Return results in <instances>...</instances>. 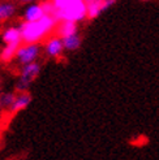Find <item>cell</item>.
Wrapping results in <instances>:
<instances>
[{
  "instance_id": "1",
  "label": "cell",
  "mask_w": 159,
  "mask_h": 160,
  "mask_svg": "<svg viewBox=\"0 0 159 160\" xmlns=\"http://www.w3.org/2000/svg\"><path fill=\"white\" fill-rule=\"evenodd\" d=\"M20 26L22 31V43L34 44L39 43L49 34H51L56 29L58 21L52 16L44 14L41 20L35 22H23Z\"/></svg>"
},
{
  "instance_id": "2",
  "label": "cell",
  "mask_w": 159,
  "mask_h": 160,
  "mask_svg": "<svg viewBox=\"0 0 159 160\" xmlns=\"http://www.w3.org/2000/svg\"><path fill=\"white\" fill-rule=\"evenodd\" d=\"M54 18L58 21V23L63 21H72L76 23L81 22L87 18V3L85 0H68L63 9L56 11Z\"/></svg>"
},
{
  "instance_id": "3",
  "label": "cell",
  "mask_w": 159,
  "mask_h": 160,
  "mask_svg": "<svg viewBox=\"0 0 159 160\" xmlns=\"http://www.w3.org/2000/svg\"><path fill=\"white\" fill-rule=\"evenodd\" d=\"M39 73H41V64L38 61L28 64V65H22L20 78L17 79V82H16V91L28 92L30 85L37 79Z\"/></svg>"
},
{
  "instance_id": "4",
  "label": "cell",
  "mask_w": 159,
  "mask_h": 160,
  "mask_svg": "<svg viewBox=\"0 0 159 160\" xmlns=\"http://www.w3.org/2000/svg\"><path fill=\"white\" fill-rule=\"evenodd\" d=\"M41 55V46L38 43L34 44H22L20 46V48L17 51V55H16V59H17L18 64L22 65H28V64L35 62Z\"/></svg>"
},
{
  "instance_id": "5",
  "label": "cell",
  "mask_w": 159,
  "mask_h": 160,
  "mask_svg": "<svg viewBox=\"0 0 159 160\" xmlns=\"http://www.w3.org/2000/svg\"><path fill=\"white\" fill-rule=\"evenodd\" d=\"M116 0H91L87 3V18L94 20L115 4Z\"/></svg>"
},
{
  "instance_id": "6",
  "label": "cell",
  "mask_w": 159,
  "mask_h": 160,
  "mask_svg": "<svg viewBox=\"0 0 159 160\" xmlns=\"http://www.w3.org/2000/svg\"><path fill=\"white\" fill-rule=\"evenodd\" d=\"M2 41L5 44H22L21 26H8L2 31Z\"/></svg>"
},
{
  "instance_id": "7",
  "label": "cell",
  "mask_w": 159,
  "mask_h": 160,
  "mask_svg": "<svg viewBox=\"0 0 159 160\" xmlns=\"http://www.w3.org/2000/svg\"><path fill=\"white\" fill-rule=\"evenodd\" d=\"M43 16H44V12L42 9V5L37 3L29 4L23 9V13H22L23 22H35L38 20H41Z\"/></svg>"
},
{
  "instance_id": "8",
  "label": "cell",
  "mask_w": 159,
  "mask_h": 160,
  "mask_svg": "<svg viewBox=\"0 0 159 160\" xmlns=\"http://www.w3.org/2000/svg\"><path fill=\"white\" fill-rule=\"evenodd\" d=\"M44 51L47 56L50 58H58L61 55V52L64 51V46H63V39L59 37H52L47 41L44 46Z\"/></svg>"
},
{
  "instance_id": "9",
  "label": "cell",
  "mask_w": 159,
  "mask_h": 160,
  "mask_svg": "<svg viewBox=\"0 0 159 160\" xmlns=\"http://www.w3.org/2000/svg\"><path fill=\"white\" fill-rule=\"evenodd\" d=\"M56 34L59 38H65L73 34H78V25L72 21H63L59 22L56 26Z\"/></svg>"
},
{
  "instance_id": "10",
  "label": "cell",
  "mask_w": 159,
  "mask_h": 160,
  "mask_svg": "<svg viewBox=\"0 0 159 160\" xmlns=\"http://www.w3.org/2000/svg\"><path fill=\"white\" fill-rule=\"evenodd\" d=\"M30 103H31V95L29 92H18L9 112L11 113H17V112H21L23 109H26Z\"/></svg>"
},
{
  "instance_id": "11",
  "label": "cell",
  "mask_w": 159,
  "mask_h": 160,
  "mask_svg": "<svg viewBox=\"0 0 159 160\" xmlns=\"http://www.w3.org/2000/svg\"><path fill=\"white\" fill-rule=\"evenodd\" d=\"M17 7L12 2H0V22L11 20L16 14Z\"/></svg>"
},
{
  "instance_id": "12",
  "label": "cell",
  "mask_w": 159,
  "mask_h": 160,
  "mask_svg": "<svg viewBox=\"0 0 159 160\" xmlns=\"http://www.w3.org/2000/svg\"><path fill=\"white\" fill-rule=\"evenodd\" d=\"M20 46L21 44H5L2 52H0V60L3 62H11L13 59H16Z\"/></svg>"
},
{
  "instance_id": "13",
  "label": "cell",
  "mask_w": 159,
  "mask_h": 160,
  "mask_svg": "<svg viewBox=\"0 0 159 160\" xmlns=\"http://www.w3.org/2000/svg\"><path fill=\"white\" fill-rule=\"evenodd\" d=\"M16 95L12 91H4L0 92V109L2 111H11L13 103L16 100Z\"/></svg>"
},
{
  "instance_id": "14",
  "label": "cell",
  "mask_w": 159,
  "mask_h": 160,
  "mask_svg": "<svg viewBox=\"0 0 159 160\" xmlns=\"http://www.w3.org/2000/svg\"><path fill=\"white\" fill-rule=\"evenodd\" d=\"M63 46H64V50L67 51H76L81 47V37L78 34H73L63 38Z\"/></svg>"
},
{
  "instance_id": "15",
  "label": "cell",
  "mask_w": 159,
  "mask_h": 160,
  "mask_svg": "<svg viewBox=\"0 0 159 160\" xmlns=\"http://www.w3.org/2000/svg\"><path fill=\"white\" fill-rule=\"evenodd\" d=\"M41 5H42V9H43L44 14L52 16L54 17V14L56 13V8H55V5H54V3L51 2V0H44V2L41 3Z\"/></svg>"
},
{
  "instance_id": "16",
  "label": "cell",
  "mask_w": 159,
  "mask_h": 160,
  "mask_svg": "<svg viewBox=\"0 0 159 160\" xmlns=\"http://www.w3.org/2000/svg\"><path fill=\"white\" fill-rule=\"evenodd\" d=\"M51 2L54 3L55 8H56V11H60V9H63V8L67 5L68 0H51Z\"/></svg>"
},
{
  "instance_id": "17",
  "label": "cell",
  "mask_w": 159,
  "mask_h": 160,
  "mask_svg": "<svg viewBox=\"0 0 159 160\" xmlns=\"http://www.w3.org/2000/svg\"><path fill=\"white\" fill-rule=\"evenodd\" d=\"M21 3H23V4H33L35 0H20Z\"/></svg>"
},
{
  "instance_id": "18",
  "label": "cell",
  "mask_w": 159,
  "mask_h": 160,
  "mask_svg": "<svg viewBox=\"0 0 159 160\" xmlns=\"http://www.w3.org/2000/svg\"><path fill=\"white\" fill-rule=\"evenodd\" d=\"M85 2H86V3H89V2H91V0H85Z\"/></svg>"
},
{
  "instance_id": "19",
  "label": "cell",
  "mask_w": 159,
  "mask_h": 160,
  "mask_svg": "<svg viewBox=\"0 0 159 160\" xmlns=\"http://www.w3.org/2000/svg\"><path fill=\"white\" fill-rule=\"evenodd\" d=\"M0 118H2V116H0Z\"/></svg>"
}]
</instances>
